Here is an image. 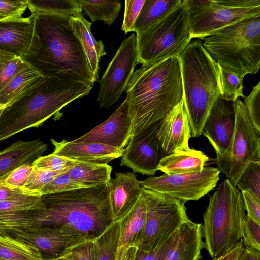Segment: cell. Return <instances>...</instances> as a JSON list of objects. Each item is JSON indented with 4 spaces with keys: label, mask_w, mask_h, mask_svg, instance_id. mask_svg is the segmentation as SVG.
I'll use <instances>...</instances> for the list:
<instances>
[{
    "label": "cell",
    "mask_w": 260,
    "mask_h": 260,
    "mask_svg": "<svg viewBox=\"0 0 260 260\" xmlns=\"http://www.w3.org/2000/svg\"><path fill=\"white\" fill-rule=\"evenodd\" d=\"M22 194L41 196L40 193L31 192L24 189L11 188L0 183V201L13 196Z\"/></svg>",
    "instance_id": "obj_50"
},
{
    "label": "cell",
    "mask_w": 260,
    "mask_h": 260,
    "mask_svg": "<svg viewBox=\"0 0 260 260\" xmlns=\"http://www.w3.org/2000/svg\"><path fill=\"white\" fill-rule=\"evenodd\" d=\"M3 110H0V117H1V114H2V113Z\"/></svg>",
    "instance_id": "obj_58"
},
{
    "label": "cell",
    "mask_w": 260,
    "mask_h": 260,
    "mask_svg": "<svg viewBox=\"0 0 260 260\" xmlns=\"http://www.w3.org/2000/svg\"><path fill=\"white\" fill-rule=\"evenodd\" d=\"M64 260H72L69 254L66 255L64 257Z\"/></svg>",
    "instance_id": "obj_55"
},
{
    "label": "cell",
    "mask_w": 260,
    "mask_h": 260,
    "mask_svg": "<svg viewBox=\"0 0 260 260\" xmlns=\"http://www.w3.org/2000/svg\"><path fill=\"white\" fill-rule=\"evenodd\" d=\"M85 14L93 22L102 20L109 25L113 24L119 16L121 8L119 1L78 0Z\"/></svg>",
    "instance_id": "obj_31"
},
{
    "label": "cell",
    "mask_w": 260,
    "mask_h": 260,
    "mask_svg": "<svg viewBox=\"0 0 260 260\" xmlns=\"http://www.w3.org/2000/svg\"><path fill=\"white\" fill-rule=\"evenodd\" d=\"M54 146L53 153L75 161L108 164L120 157L125 148H117L98 143H75L66 139L50 140Z\"/></svg>",
    "instance_id": "obj_21"
},
{
    "label": "cell",
    "mask_w": 260,
    "mask_h": 260,
    "mask_svg": "<svg viewBox=\"0 0 260 260\" xmlns=\"http://www.w3.org/2000/svg\"><path fill=\"white\" fill-rule=\"evenodd\" d=\"M34 168V166L32 165L21 166L0 179V183L11 188L25 189L24 185Z\"/></svg>",
    "instance_id": "obj_42"
},
{
    "label": "cell",
    "mask_w": 260,
    "mask_h": 260,
    "mask_svg": "<svg viewBox=\"0 0 260 260\" xmlns=\"http://www.w3.org/2000/svg\"><path fill=\"white\" fill-rule=\"evenodd\" d=\"M245 215L241 192L226 179L210 197L203 216V247L211 257L220 256L240 241Z\"/></svg>",
    "instance_id": "obj_7"
},
{
    "label": "cell",
    "mask_w": 260,
    "mask_h": 260,
    "mask_svg": "<svg viewBox=\"0 0 260 260\" xmlns=\"http://www.w3.org/2000/svg\"><path fill=\"white\" fill-rule=\"evenodd\" d=\"M146 211V204L142 192L135 206L119 221L120 235L116 260H121L127 249L134 246L145 225Z\"/></svg>",
    "instance_id": "obj_25"
},
{
    "label": "cell",
    "mask_w": 260,
    "mask_h": 260,
    "mask_svg": "<svg viewBox=\"0 0 260 260\" xmlns=\"http://www.w3.org/2000/svg\"><path fill=\"white\" fill-rule=\"evenodd\" d=\"M132 135L164 118L183 98L178 56L145 63L134 71L125 90Z\"/></svg>",
    "instance_id": "obj_2"
},
{
    "label": "cell",
    "mask_w": 260,
    "mask_h": 260,
    "mask_svg": "<svg viewBox=\"0 0 260 260\" xmlns=\"http://www.w3.org/2000/svg\"><path fill=\"white\" fill-rule=\"evenodd\" d=\"M31 13L73 16L81 14L82 9L78 0H29Z\"/></svg>",
    "instance_id": "obj_33"
},
{
    "label": "cell",
    "mask_w": 260,
    "mask_h": 260,
    "mask_svg": "<svg viewBox=\"0 0 260 260\" xmlns=\"http://www.w3.org/2000/svg\"><path fill=\"white\" fill-rule=\"evenodd\" d=\"M5 108H6V106L5 105L0 104V110H3V109H5Z\"/></svg>",
    "instance_id": "obj_56"
},
{
    "label": "cell",
    "mask_w": 260,
    "mask_h": 260,
    "mask_svg": "<svg viewBox=\"0 0 260 260\" xmlns=\"http://www.w3.org/2000/svg\"><path fill=\"white\" fill-rule=\"evenodd\" d=\"M70 23L79 40L86 55L90 71L96 81L99 78V62L107 53L101 40L97 41L91 31L92 23L82 14L71 16Z\"/></svg>",
    "instance_id": "obj_26"
},
{
    "label": "cell",
    "mask_w": 260,
    "mask_h": 260,
    "mask_svg": "<svg viewBox=\"0 0 260 260\" xmlns=\"http://www.w3.org/2000/svg\"><path fill=\"white\" fill-rule=\"evenodd\" d=\"M161 120L132 136L121 157L120 166L143 175L156 173L160 161L167 155L157 136Z\"/></svg>",
    "instance_id": "obj_15"
},
{
    "label": "cell",
    "mask_w": 260,
    "mask_h": 260,
    "mask_svg": "<svg viewBox=\"0 0 260 260\" xmlns=\"http://www.w3.org/2000/svg\"><path fill=\"white\" fill-rule=\"evenodd\" d=\"M145 2V0H126L125 1L124 14L121 30L125 34L133 32L134 24Z\"/></svg>",
    "instance_id": "obj_45"
},
{
    "label": "cell",
    "mask_w": 260,
    "mask_h": 260,
    "mask_svg": "<svg viewBox=\"0 0 260 260\" xmlns=\"http://www.w3.org/2000/svg\"><path fill=\"white\" fill-rule=\"evenodd\" d=\"M209 159L200 150H179L163 157L157 169L168 175L200 172Z\"/></svg>",
    "instance_id": "obj_27"
},
{
    "label": "cell",
    "mask_w": 260,
    "mask_h": 260,
    "mask_svg": "<svg viewBox=\"0 0 260 260\" xmlns=\"http://www.w3.org/2000/svg\"><path fill=\"white\" fill-rule=\"evenodd\" d=\"M92 87L81 82L46 77L35 89L3 110L0 141L39 126L70 102L88 95Z\"/></svg>",
    "instance_id": "obj_4"
},
{
    "label": "cell",
    "mask_w": 260,
    "mask_h": 260,
    "mask_svg": "<svg viewBox=\"0 0 260 260\" xmlns=\"http://www.w3.org/2000/svg\"><path fill=\"white\" fill-rule=\"evenodd\" d=\"M221 94L220 98L228 102H236L240 97L244 98L243 80L235 74L219 65Z\"/></svg>",
    "instance_id": "obj_35"
},
{
    "label": "cell",
    "mask_w": 260,
    "mask_h": 260,
    "mask_svg": "<svg viewBox=\"0 0 260 260\" xmlns=\"http://www.w3.org/2000/svg\"><path fill=\"white\" fill-rule=\"evenodd\" d=\"M25 61L16 56L0 67V92L22 68Z\"/></svg>",
    "instance_id": "obj_46"
},
{
    "label": "cell",
    "mask_w": 260,
    "mask_h": 260,
    "mask_svg": "<svg viewBox=\"0 0 260 260\" xmlns=\"http://www.w3.org/2000/svg\"><path fill=\"white\" fill-rule=\"evenodd\" d=\"M83 188V186L74 181L67 171L57 175L50 182L46 184L40 191L42 195L60 193Z\"/></svg>",
    "instance_id": "obj_40"
},
{
    "label": "cell",
    "mask_w": 260,
    "mask_h": 260,
    "mask_svg": "<svg viewBox=\"0 0 260 260\" xmlns=\"http://www.w3.org/2000/svg\"><path fill=\"white\" fill-rule=\"evenodd\" d=\"M33 14L36 15V28L41 46L39 53L26 61L47 77L81 82L93 86L97 81L71 27V16Z\"/></svg>",
    "instance_id": "obj_3"
},
{
    "label": "cell",
    "mask_w": 260,
    "mask_h": 260,
    "mask_svg": "<svg viewBox=\"0 0 260 260\" xmlns=\"http://www.w3.org/2000/svg\"><path fill=\"white\" fill-rule=\"evenodd\" d=\"M133 127L129 100L126 97L108 119L85 135L71 141L75 143H98L124 148L132 136Z\"/></svg>",
    "instance_id": "obj_16"
},
{
    "label": "cell",
    "mask_w": 260,
    "mask_h": 260,
    "mask_svg": "<svg viewBox=\"0 0 260 260\" xmlns=\"http://www.w3.org/2000/svg\"><path fill=\"white\" fill-rule=\"evenodd\" d=\"M29 0L0 1V23L22 18Z\"/></svg>",
    "instance_id": "obj_38"
},
{
    "label": "cell",
    "mask_w": 260,
    "mask_h": 260,
    "mask_svg": "<svg viewBox=\"0 0 260 260\" xmlns=\"http://www.w3.org/2000/svg\"><path fill=\"white\" fill-rule=\"evenodd\" d=\"M77 161L53 153L45 156H41L33 163V166L45 170L66 171L74 167Z\"/></svg>",
    "instance_id": "obj_41"
},
{
    "label": "cell",
    "mask_w": 260,
    "mask_h": 260,
    "mask_svg": "<svg viewBox=\"0 0 260 260\" xmlns=\"http://www.w3.org/2000/svg\"><path fill=\"white\" fill-rule=\"evenodd\" d=\"M112 171V167L108 164L77 161L67 173L78 183L92 187L107 183L111 179Z\"/></svg>",
    "instance_id": "obj_29"
},
{
    "label": "cell",
    "mask_w": 260,
    "mask_h": 260,
    "mask_svg": "<svg viewBox=\"0 0 260 260\" xmlns=\"http://www.w3.org/2000/svg\"><path fill=\"white\" fill-rule=\"evenodd\" d=\"M41 199L45 208L20 211L14 221V230L68 226L93 240L114 222L107 183L43 194Z\"/></svg>",
    "instance_id": "obj_1"
},
{
    "label": "cell",
    "mask_w": 260,
    "mask_h": 260,
    "mask_svg": "<svg viewBox=\"0 0 260 260\" xmlns=\"http://www.w3.org/2000/svg\"><path fill=\"white\" fill-rule=\"evenodd\" d=\"M41 46L35 14L0 23L1 49L26 60L39 53Z\"/></svg>",
    "instance_id": "obj_17"
},
{
    "label": "cell",
    "mask_w": 260,
    "mask_h": 260,
    "mask_svg": "<svg viewBox=\"0 0 260 260\" xmlns=\"http://www.w3.org/2000/svg\"><path fill=\"white\" fill-rule=\"evenodd\" d=\"M242 245L260 251V223L244 216L242 226Z\"/></svg>",
    "instance_id": "obj_37"
},
{
    "label": "cell",
    "mask_w": 260,
    "mask_h": 260,
    "mask_svg": "<svg viewBox=\"0 0 260 260\" xmlns=\"http://www.w3.org/2000/svg\"><path fill=\"white\" fill-rule=\"evenodd\" d=\"M0 232L34 246L39 250L43 260L63 257L74 247L89 240L68 226L40 227Z\"/></svg>",
    "instance_id": "obj_14"
},
{
    "label": "cell",
    "mask_w": 260,
    "mask_h": 260,
    "mask_svg": "<svg viewBox=\"0 0 260 260\" xmlns=\"http://www.w3.org/2000/svg\"><path fill=\"white\" fill-rule=\"evenodd\" d=\"M46 77L26 61L22 68L0 92V104L5 105V108L11 106L40 85Z\"/></svg>",
    "instance_id": "obj_24"
},
{
    "label": "cell",
    "mask_w": 260,
    "mask_h": 260,
    "mask_svg": "<svg viewBox=\"0 0 260 260\" xmlns=\"http://www.w3.org/2000/svg\"><path fill=\"white\" fill-rule=\"evenodd\" d=\"M120 235L119 221L114 222L92 240L93 260H116Z\"/></svg>",
    "instance_id": "obj_32"
},
{
    "label": "cell",
    "mask_w": 260,
    "mask_h": 260,
    "mask_svg": "<svg viewBox=\"0 0 260 260\" xmlns=\"http://www.w3.org/2000/svg\"><path fill=\"white\" fill-rule=\"evenodd\" d=\"M48 145L40 139L18 140L0 151V179L24 165H32L42 156Z\"/></svg>",
    "instance_id": "obj_22"
},
{
    "label": "cell",
    "mask_w": 260,
    "mask_h": 260,
    "mask_svg": "<svg viewBox=\"0 0 260 260\" xmlns=\"http://www.w3.org/2000/svg\"><path fill=\"white\" fill-rule=\"evenodd\" d=\"M107 183L112 219L119 221L135 206L142 188L135 173H116Z\"/></svg>",
    "instance_id": "obj_20"
},
{
    "label": "cell",
    "mask_w": 260,
    "mask_h": 260,
    "mask_svg": "<svg viewBox=\"0 0 260 260\" xmlns=\"http://www.w3.org/2000/svg\"><path fill=\"white\" fill-rule=\"evenodd\" d=\"M142 192L146 204V220L134 246L139 250L147 252L156 247L189 219L185 201L143 188Z\"/></svg>",
    "instance_id": "obj_9"
},
{
    "label": "cell",
    "mask_w": 260,
    "mask_h": 260,
    "mask_svg": "<svg viewBox=\"0 0 260 260\" xmlns=\"http://www.w3.org/2000/svg\"><path fill=\"white\" fill-rule=\"evenodd\" d=\"M178 230L149 251L137 249L134 260H166L167 253L177 237Z\"/></svg>",
    "instance_id": "obj_44"
},
{
    "label": "cell",
    "mask_w": 260,
    "mask_h": 260,
    "mask_svg": "<svg viewBox=\"0 0 260 260\" xmlns=\"http://www.w3.org/2000/svg\"><path fill=\"white\" fill-rule=\"evenodd\" d=\"M242 246L241 239L240 241L229 251L220 256L213 258V260H237Z\"/></svg>",
    "instance_id": "obj_52"
},
{
    "label": "cell",
    "mask_w": 260,
    "mask_h": 260,
    "mask_svg": "<svg viewBox=\"0 0 260 260\" xmlns=\"http://www.w3.org/2000/svg\"><path fill=\"white\" fill-rule=\"evenodd\" d=\"M202 238V224L190 220L186 221L179 229L166 260H200L203 248Z\"/></svg>",
    "instance_id": "obj_23"
},
{
    "label": "cell",
    "mask_w": 260,
    "mask_h": 260,
    "mask_svg": "<svg viewBox=\"0 0 260 260\" xmlns=\"http://www.w3.org/2000/svg\"><path fill=\"white\" fill-rule=\"evenodd\" d=\"M137 248L135 246L129 247L124 254L121 260H134Z\"/></svg>",
    "instance_id": "obj_54"
},
{
    "label": "cell",
    "mask_w": 260,
    "mask_h": 260,
    "mask_svg": "<svg viewBox=\"0 0 260 260\" xmlns=\"http://www.w3.org/2000/svg\"><path fill=\"white\" fill-rule=\"evenodd\" d=\"M235 114L234 133L226 151L215 159L218 168L235 187L250 163L260 160V132L252 124L244 103H233Z\"/></svg>",
    "instance_id": "obj_10"
},
{
    "label": "cell",
    "mask_w": 260,
    "mask_h": 260,
    "mask_svg": "<svg viewBox=\"0 0 260 260\" xmlns=\"http://www.w3.org/2000/svg\"><path fill=\"white\" fill-rule=\"evenodd\" d=\"M138 64L179 56L191 40L182 3L165 18L136 36Z\"/></svg>",
    "instance_id": "obj_8"
},
{
    "label": "cell",
    "mask_w": 260,
    "mask_h": 260,
    "mask_svg": "<svg viewBox=\"0 0 260 260\" xmlns=\"http://www.w3.org/2000/svg\"><path fill=\"white\" fill-rule=\"evenodd\" d=\"M92 240L82 242L74 247L68 254L72 260H93Z\"/></svg>",
    "instance_id": "obj_48"
},
{
    "label": "cell",
    "mask_w": 260,
    "mask_h": 260,
    "mask_svg": "<svg viewBox=\"0 0 260 260\" xmlns=\"http://www.w3.org/2000/svg\"><path fill=\"white\" fill-rule=\"evenodd\" d=\"M236 186L238 190L247 191L260 199V160L249 164L239 178Z\"/></svg>",
    "instance_id": "obj_36"
},
{
    "label": "cell",
    "mask_w": 260,
    "mask_h": 260,
    "mask_svg": "<svg viewBox=\"0 0 260 260\" xmlns=\"http://www.w3.org/2000/svg\"><path fill=\"white\" fill-rule=\"evenodd\" d=\"M260 16V0H213L210 7L188 20L191 39L203 40L244 19Z\"/></svg>",
    "instance_id": "obj_12"
},
{
    "label": "cell",
    "mask_w": 260,
    "mask_h": 260,
    "mask_svg": "<svg viewBox=\"0 0 260 260\" xmlns=\"http://www.w3.org/2000/svg\"><path fill=\"white\" fill-rule=\"evenodd\" d=\"M203 46L221 67L243 80L260 68V16L244 19L204 38Z\"/></svg>",
    "instance_id": "obj_6"
},
{
    "label": "cell",
    "mask_w": 260,
    "mask_h": 260,
    "mask_svg": "<svg viewBox=\"0 0 260 260\" xmlns=\"http://www.w3.org/2000/svg\"><path fill=\"white\" fill-rule=\"evenodd\" d=\"M0 260H43L31 244L0 232Z\"/></svg>",
    "instance_id": "obj_30"
},
{
    "label": "cell",
    "mask_w": 260,
    "mask_h": 260,
    "mask_svg": "<svg viewBox=\"0 0 260 260\" xmlns=\"http://www.w3.org/2000/svg\"><path fill=\"white\" fill-rule=\"evenodd\" d=\"M220 173L218 168L208 167L200 172L170 175L164 173L139 183L145 189L186 202L198 200L213 190Z\"/></svg>",
    "instance_id": "obj_11"
},
{
    "label": "cell",
    "mask_w": 260,
    "mask_h": 260,
    "mask_svg": "<svg viewBox=\"0 0 260 260\" xmlns=\"http://www.w3.org/2000/svg\"><path fill=\"white\" fill-rule=\"evenodd\" d=\"M244 105L249 117L256 129L260 132V82L252 88L250 94L245 96Z\"/></svg>",
    "instance_id": "obj_43"
},
{
    "label": "cell",
    "mask_w": 260,
    "mask_h": 260,
    "mask_svg": "<svg viewBox=\"0 0 260 260\" xmlns=\"http://www.w3.org/2000/svg\"><path fill=\"white\" fill-rule=\"evenodd\" d=\"M13 54L0 49V67L6 62L16 57Z\"/></svg>",
    "instance_id": "obj_53"
},
{
    "label": "cell",
    "mask_w": 260,
    "mask_h": 260,
    "mask_svg": "<svg viewBox=\"0 0 260 260\" xmlns=\"http://www.w3.org/2000/svg\"><path fill=\"white\" fill-rule=\"evenodd\" d=\"M248 216L260 223V199L247 191H241Z\"/></svg>",
    "instance_id": "obj_47"
},
{
    "label": "cell",
    "mask_w": 260,
    "mask_h": 260,
    "mask_svg": "<svg viewBox=\"0 0 260 260\" xmlns=\"http://www.w3.org/2000/svg\"><path fill=\"white\" fill-rule=\"evenodd\" d=\"M157 136L167 155L190 148L188 141L191 133L183 98L161 119Z\"/></svg>",
    "instance_id": "obj_19"
},
{
    "label": "cell",
    "mask_w": 260,
    "mask_h": 260,
    "mask_svg": "<svg viewBox=\"0 0 260 260\" xmlns=\"http://www.w3.org/2000/svg\"><path fill=\"white\" fill-rule=\"evenodd\" d=\"M67 171H52L34 167L24 188L40 194V191L46 184L50 182L57 175Z\"/></svg>",
    "instance_id": "obj_39"
},
{
    "label": "cell",
    "mask_w": 260,
    "mask_h": 260,
    "mask_svg": "<svg viewBox=\"0 0 260 260\" xmlns=\"http://www.w3.org/2000/svg\"><path fill=\"white\" fill-rule=\"evenodd\" d=\"M213 0H183L182 4L185 9L188 20L208 9Z\"/></svg>",
    "instance_id": "obj_49"
},
{
    "label": "cell",
    "mask_w": 260,
    "mask_h": 260,
    "mask_svg": "<svg viewBox=\"0 0 260 260\" xmlns=\"http://www.w3.org/2000/svg\"><path fill=\"white\" fill-rule=\"evenodd\" d=\"M178 57L191 137H198L213 105L221 94L219 64L199 39L190 41Z\"/></svg>",
    "instance_id": "obj_5"
},
{
    "label": "cell",
    "mask_w": 260,
    "mask_h": 260,
    "mask_svg": "<svg viewBox=\"0 0 260 260\" xmlns=\"http://www.w3.org/2000/svg\"><path fill=\"white\" fill-rule=\"evenodd\" d=\"M44 208L41 196L16 194L0 201V213Z\"/></svg>",
    "instance_id": "obj_34"
},
{
    "label": "cell",
    "mask_w": 260,
    "mask_h": 260,
    "mask_svg": "<svg viewBox=\"0 0 260 260\" xmlns=\"http://www.w3.org/2000/svg\"><path fill=\"white\" fill-rule=\"evenodd\" d=\"M51 260H64V258L63 257H61V258H59L54 259H51Z\"/></svg>",
    "instance_id": "obj_57"
},
{
    "label": "cell",
    "mask_w": 260,
    "mask_h": 260,
    "mask_svg": "<svg viewBox=\"0 0 260 260\" xmlns=\"http://www.w3.org/2000/svg\"><path fill=\"white\" fill-rule=\"evenodd\" d=\"M220 97L213 105L205 121L202 135L214 149L216 157L221 156L231 142L235 125L233 103Z\"/></svg>",
    "instance_id": "obj_18"
},
{
    "label": "cell",
    "mask_w": 260,
    "mask_h": 260,
    "mask_svg": "<svg viewBox=\"0 0 260 260\" xmlns=\"http://www.w3.org/2000/svg\"><path fill=\"white\" fill-rule=\"evenodd\" d=\"M182 3L181 0H145L134 24L133 32L140 34L165 18Z\"/></svg>",
    "instance_id": "obj_28"
},
{
    "label": "cell",
    "mask_w": 260,
    "mask_h": 260,
    "mask_svg": "<svg viewBox=\"0 0 260 260\" xmlns=\"http://www.w3.org/2000/svg\"><path fill=\"white\" fill-rule=\"evenodd\" d=\"M137 62L136 38L132 33L123 41L100 81L98 102L100 108H109L118 101Z\"/></svg>",
    "instance_id": "obj_13"
},
{
    "label": "cell",
    "mask_w": 260,
    "mask_h": 260,
    "mask_svg": "<svg viewBox=\"0 0 260 260\" xmlns=\"http://www.w3.org/2000/svg\"><path fill=\"white\" fill-rule=\"evenodd\" d=\"M237 260H260V251L242 246Z\"/></svg>",
    "instance_id": "obj_51"
}]
</instances>
